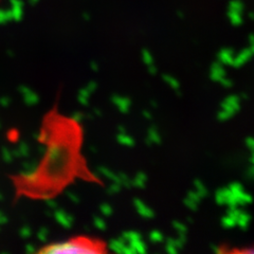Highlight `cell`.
<instances>
[{
  "instance_id": "37",
  "label": "cell",
  "mask_w": 254,
  "mask_h": 254,
  "mask_svg": "<svg viewBox=\"0 0 254 254\" xmlns=\"http://www.w3.org/2000/svg\"><path fill=\"white\" fill-rule=\"evenodd\" d=\"M9 104H10V99H7V98L0 99V105L6 107V106H9Z\"/></svg>"
},
{
  "instance_id": "10",
  "label": "cell",
  "mask_w": 254,
  "mask_h": 254,
  "mask_svg": "<svg viewBox=\"0 0 254 254\" xmlns=\"http://www.w3.org/2000/svg\"><path fill=\"white\" fill-rule=\"evenodd\" d=\"M128 246L131 248L133 253H144L146 251V245L141 240L129 242Z\"/></svg>"
},
{
  "instance_id": "2",
  "label": "cell",
  "mask_w": 254,
  "mask_h": 254,
  "mask_svg": "<svg viewBox=\"0 0 254 254\" xmlns=\"http://www.w3.org/2000/svg\"><path fill=\"white\" fill-rule=\"evenodd\" d=\"M109 248L113 250L114 252L117 253H127V254H132V250L129 247L128 245L126 244V242L123 240V238H120V240H113L109 244Z\"/></svg>"
},
{
  "instance_id": "4",
  "label": "cell",
  "mask_w": 254,
  "mask_h": 254,
  "mask_svg": "<svg viewBox=\"0 0 254 254\" xmlns=\"http://www.w3.org/2000/svg\"><path fill=\"white\" fill-rule=\"evenodd\" d=\"M54 217L57 219V221L61 226H63L64 228H71L73 224V218L71 217L69 214L65 213L64 211H58L55 212L54 214Z\"/></svg>"
},
{
  "instance_id": "40",
  "label": "cell",
  "mask_w": 254,
  "mask_h": 254,
  "mask_svg": "<svg viewBox=\"0 0 254 254\" xmlns=\"http://www.w3.org/2000/svg\"><path fill=\"white\" fill-rule=\"evenodd\" d=\"M82 119H83V115H82V114L76 113V114L73 115V120H75V121H77V122L81 121Z\"/></svg>"
},
{
  "instance_id": "28",
  "label": "cell",
  "mask_w": 254,
  "mask_h": 254,
  "mask_svg": "<svg viewBox=\"0 0 254 254\" xmlns=\"http://www.w3.org/2000/svg\"><path fill=\"white\" fill-rule=\"evenodd\" d=\"M2 159L5 161V162H11L12 161V153L10 152V150H7L6 148H3L2 149Z\"/></svg>"
},
{
  "instance_id": "29",
  "label": "cell",
  "mask_w": 254,
  "mask_h": 254,
  "mask_svg": "<svg viewBox=\"0 0 254 254\" xmlns=\"http://www.w3.org/2000/svg\"><path fill=\"white\" fill-rule=\"evenodd\" d=\"M32 235V230L29 228V227H23L21 230H20V236L22 238H28Z\"/></svg>"
},
{
  "instance_id": "5",
  "label": "cell",
  "mask_w": 254,
  "mask_h": 254,
  "mask_svg": "<svg viewBox=\"0 0 254 254\" xmlns=\"http://www.w3.org/2000/svg\"><path fill=\"white\" fill-rule=\"evenodd\" d=\"M19 91L22 94V97H23V99H25V102L27 103V104L34 105L38 102L37 95L32 92L29 88H27V87H20Z\"/></svg>"
},
{
  "instance_id": "18",
  "label": "cell",
  "mask_w": 254,
  "mask_h": 254,
  "mask_svg": "<svg viewBox=\"0 0 254 254\" xmlns=\"http://www.w3.org/2000/svg\"><path fill=\"white\" fill-rule=\"evenodd\" d=\"M194 185H195V188H196L195 192L200 196V198L206 195V189L204 188V186L201 184V182H200L199 180H195Z\"/></svg>"
},
{
  "instance_id": "25",
  "label": "cell",
  "mask_w": 254,
  "mask_h": 254,
  "mask_svg": "<svg viewBox=\"0 0 254 254\" xmlns=\"http://www.w3.org/2000/svg\"><path fill=\"white\" fill-rule=\"evenodd\" d=\"M173 226H174L175 229L177 230V232H178L179 234H185V233L187 232L186 226H185L184 224H182V222H180V221H174Z\"/></svg>"
},
{
  "instance_id": "23",
  "label": "cell",
  "mask_w": 254,
  "mask_h": 254,
  "mask_svg": "<svg viewBox=\"0 0 254 254\" xmlns=\"http://www.w3.org/2000/svg\"><path fill=\"white\" fill-rule=\"evenodd\" d=\"M119 178V184H120V186H125V187H130L132 186L131 185V181L128 179V177L126 176V175L124 174H120L118 176Z\"/></svg>"
},
{
  "instance_id": "19",
  "label": "cell",
  "mask_w": 254,
  "mask_h": 254,
  "mask_svg": "<svg viewBox=\"0 0 254 254\" xmlns=\"http://www.w3.org/2000/svg\"><path fill=\"white\" fill-rule=\"evenodd\" d=\"M163 78H164V81L168 83L173 89H175V90L179 89V83L177 79H175L173 76H170V75H164Z\"/></svg>"
},
{
  "instance_id": "3",
  "label": "cell",
  "mask_w": 254,
  "mask_h": 254,
  "mask_svg": "<svg viewBox=\"0 0 254 254\" xmlns=\"http://www.w3.org/2000/svg\"><path fill=\"white\" fill-rule=\"evenodd\" d=\"M238 108H240V99L236 95H231L222 103V109L226 110L231 116L236 113Z\"/></svg>"
},
{
  "instance_id": "30",
  "label": "cell",
  "mask_w": 254,
  "mask_h": 254,
  "mask_svg": "<svg viewBox=\"0 0 254 254\" xmlns=\"http://www.w3.org/2000/svg\"><path fill=\"white\" fill-rule=\"evenodd\" d=\"M143 59H144L143 61H144V63L146 64L147 66H150V65H153V64H154L153 58L150 57V54L148 52H146V51L143 53Z\"/></svg>"
},
{
  "instance_id": "34",
  "label": "cell",
  "mask_w": 254,
  "mask_h": 254,
  "mask_svg": "<svg viewBox=\"0 0 254 254\" xmlns=\"http://www.w3.org/2000/svg\"><path fill=\"white\" fill-rule=\"evenodd\" d=\"M230 117H231V115L230 114H228L226 110H224L222 109L220 113L218 114V118H219V120H227V119H229Z\"/></svg>"
},
{
  "instance_id": "39",
  "label": "cell",
  "mask_w": 254,
  "mask_h": 254,
  "mask_svg": "<svg viewBox=\"0 0 254 254\" xmlns=\"http://www.w3.org/2000/svg\"><path fill=\"white\" fill-rule=\"evenodd\" d=\"M247 145L254 150V139L253 138H248L247 139Z\"/></svg>"
},
{
  "instance_id": "36",
  "label": "cell",
  "mask_w": 254,
  "mask_h": 254,
  "mask_svg": "<svg viewBox=\"0 0 254 254\" xmlns=\"http://www.w3.org/2000/svg\"><path fill=\"white\" fill-rule=\"evenodd\" d=\"M219 82H220L222 85H224L225 87H231V86H232V82L230 81V79L226 78V77H222Z\"/></svg>"
},
{
  "instance_id": "11",
  "label": "cell",
  "mask_w": 254,
  "mask_h": 254,
  "mask_svg": "<svg viewBox=\"0 0 254 254\" xmlns=\"http://www.w3.org/2000/svg\"><path fill=\"white\" fill-rule=\"evenodd\" d=\"M249 221H250L249 214L241 211L240 216H238L237 219H236V225L240 226L242 229H246V228H247L248 224H249Z\"/></svg>"
},
{
  "instance_id": "46",
  "label": "cell",
  "mask_w": 254,
  "mask_h": 254,
  "mask_svg": "<svg viewBox=\"0 0 254 254\" xmlns=\"http://www.w3.org/2000/svg\"><path fill=\"white\" fill-rule=\"evenodd\" d=\"M252 160H253V163H254V156H253V158H252Z\"/></svg>"
},
{
  "instance_id": "35",
  "label": "cell",
  "mask_w": 254,
  "mask_h": 254,
  "mask_svg": "<svg viewBox=\"0 0 254 254\" xmlns=\"http://www.w3.org/2000/svg\"><path fill=\"white\" fill-rule=\"evenodd\" d=\"M67 197L69 198L71 201L74 202V203H78V201H79L77 196L74 193H72V192H67Z\"/></svg>"
},
{
  "instance_id": "8",
  "label": "cell",
  "mask_w": 254,
  "mask_h": 254,
  "mask_svg": "<svg viewBox=\"0 0 254 254\" xmlns=\"http://www.w3.org/2000/svg\"><path fill=\"white\" fill-rule=\"evenodd\" d=\"M225 75H226L225 70L221 67L220 62L214 64L211 69V77L214 79V81L219 82L222 77H225Z\"/></svg>"
},
{
  "instance_id": "13",
  "label": "cell",
  "mask_w": 254,
  "mask_h": 254,
  "mask_svg": "<svg viewBox=\"0 0 254 254\" xmlns=\"http://www.w3.org/2000/svg\"><path fill=\"white\" fill-rule=\"evenodd\" d=\"M118 141L121 143V144H123V145H127V146H132L133 144H134V141H133V139L131 138V137H129V136H126L125 133H120L118 136Z\"/></svg>"
},
{
  "instance_id": "38",
  "label": "cell",
  "mask_w": 254,
  "mask_h": 254,
  "mask_svg": "<svg viewBox=\"0 0 254 254\" xmlns=\"http://www.w3.org/2000/svg\"><path fill=\"white\" fill-rule=\"evenodd\" d=\"M6 222H7V218H6V216L4 215V214H2L1 212H0V225L6 224Z\"/></svg>"
},
{
  "instance_id": "24",
  "label": "cell",
  "mask_w": 254,
  "mask_h": 254,
  "mask_svg": "<svg viewBox=\"0 0 254 254\" xmlns=\"http://www.w3.org/2000/svg\"><path fill=\"white\" fill-rule=\"evenodd\" d=\"M93 224H94V227L99 230H103V231H104V230L106 229L105 221L100 217H95L93 220Z\"/></svg>"
},
{
  "instance_id": "9",
  "label": "cell",
  "mask_w": 254,
  "mask_h": 254,
  "mask_svg": "<svg viewBox=\"0 0 254 254\" xmlns=\"http://www.w3.org/2000/svg\"><path fill=\"white\" fill-rule=\"evenodd\" d=\"M251 55H252V51H250V50H247V51L241 53L236 59L233 60L232 65L234 67H241V66H243L244 64L251 58Z\"/></svg>"
},
{
  "instance_id": "21",
  "label": "cell",
  "mask_w": 254,
  "mask_h": 254,
  "mask_svg": "<svg viewBox=\"0 0 254 254\" xmlns=\"http://www.w3.org/2000/svg\"><path fill=\"white\" fill-rule=\"evenodd\" d=\"M221 224H222V226H224L225 228H232V227H234L236 225V220L234 218H232V217H230L229 215H227L226 217L222 218Z\"/></svg>"
},
{
  "instance_id": "41",
  "label": "cell",
  "mask_w": 254,
  "mask_h": 254,
  "mask_svg": "<svg viewBox=\"0 0 254 254\" xmlns=\"http://www.w3.org/2000/svg\"><path fill=\"white\" fill-rule=\"evenodd\" d=\"M26 251H27V252H29V253H33V252L35 251L34 246H32V245H27V246H26Z\"/></svg>"
},
{
  "instance_id": "43",
  "label": "cell",
  "mask_w": 254,
  "mask_h": 254,
  "mask_svg": "<svg viewBox=\"0 0 254 254\" xmlns=\"http://www.w3.org/2000/svg\"><path fill=\"white\" fill-rule=\"evenodd\" d=\"M237 252H243V253H254V248H251V249H244V250L237 251Z\"/></svg>"
},
{
  "instance_id": "7",
  "label": "cell",
  "mask_w": 254,
  "mask_h": 254,
  "mask_svg": "<svg viewBox=\"0 0 254 254\" xmlns=\"http://www.w3.org/2000/svg\"><path fill=\"white\" fill-rule=\"evenodd\" d=\"M113 102H114V104L122 111V113H127V111H128L129 106H130L129 100H127L126 98L115 95V97H113Z\"/></svg>"
},
{
  "instance_id": "31",
  "label": "cell",
  "mask_w": 254,
  "mask_h": 254,
  "mask_svg": "<svg viewBox=\"0 0 254 254\" xmlns=\"http://www.w3.org/2000/svg\"><path fill=\"white\" fill-rule=\"evenodd\" d=\"M188 198H190V199H192L193 201H195V202H197L198 203V201L200 200V196L198 195L195 190L194 192H190L189 193V195H188Z\"/></svg>"
},
{
  "instance_id": "17",
  "label": "cell",
  "mask_w": 254,
  "mask_h": 254,
  "mask_svg": "<svg viewBox=\"0 0 254 254\" xmlns=\"http://www.w3.org/2000/svg\"><path fill=\"white\" fill-rule=\"evenodd\" d=\"M89 95H90V92L87 90V89H83L79 91V94H78V101L82 103L83 105H87L88 104V99H89Z\"/></svg>"
},
{
  "instance_id": "32",
  "label": "cell",
  "mask_w": 254,
  "mask_h": 254,
  "mask_svg": "<svg viewBox=\"0 0 254 254\" xmlns=\"http://www.w3.org/2000/svg\"><path fill=\"white\" fill-rule=\"evenodd\" d=\"M119 190H120V184H118V182H115L113 187H110L109 189V193L111 194H116L118 193Z\"/></svg>"
},
{
  "instance_id": "20",
  "label": "cell",
  "mask_w": 254,
  "mask_h": 254,
  "mask_svg": "<svg viewBox=\"0 0 254 254\" xmlns=\"http://www.w3.org/2000/svg\"><path fill=\"white\" fill-rule=\"evenodd\" d=\"M166 251L171 254H175L178 252V248L176 244H175V240L170 238V240H168V242H166Z\"/></svg>"
},
{
  "instance_id": "45",
  "label": "cell",
  "mask_w": 254,
  "mask_h": 254,
  "mask_svg": "<svg viewBox=\"0 0 254 254\" xmlns=\"http://www.w3.org/2000/svg\"><path fill=\"white\" fill-rule=\"evenodd\" d=\"M2 199V196H1V194H0V200H1Z\"/></svg>"
},
{
  "instance_id": "22",
  "label": "cell",
  "mask_w": 254,
  "mask_h": 254,
  "mask_svg": "<svg viewBox=\"0 0 254 254\" xmlns=\"http://www.w3.org/2000/svg\"><path fill=\"white\" fill-rule=\"evenodd\" d=\"M149 238H150V241H152V242L159 243V242L163 241V235H162V233H160L159 231H157V230H155V231H153L152 233L149 234Z\"/></svg>"
},
{
  "instance_id": "27",
  "label": "cell",
  "mask_w": 254,
  "mask_h": 254,
  "mask_svg": "<svg viewBox=\"0 0 254 254\" xmlns=\"http://www.w3.org/2000/svg\"><path fill=\"white\" fill-rule=\"evenodd\" d=\"M48 234H49V232H48V230L43 228L39 230V232L37 233V236H38V240L42 241V242H46L47 241V237H48Z\"/></svg>"
},
{
  "instance_id": "14",
  "label": "cell",
  "mask_w": 254,
  "mask_h": 254,
  "mask_svg": "<svg viewBox=\"0 0 254 254\" xmlns=\"http://www.w3.org/2000/svg\"><path fill=\"white\" fill-rule=\"evenodd\" d=\"M147 142L149 144H154V143H160V137L159 133L155 128H150L148 131V140Z\"/></svg>"
},
{
  "instance_id": "15",
  "label": "cell",
  "mask_w": 254,
  "mask_h": 254,
  "mask_svg": "<svg viewBox=\"0 0 254 254\" xmlns=\"http://www.w3.org/2000/svg\"><path fill=\"white\" fill-rule=\"evenodd\" d=\"M145 181H146V176L143 173H139L137 175L136 179H134L133 181H131V185L136 186L137 188H143L145 185Z\"/></svg>"
},
{
  "instance_id": "42",
  "label": "cell",
  "mask_w": 254,
  "mask_h": 254,
  "mask_svg": "<svg viewBox=\"0 0 254 254\" xmlns=\"http://www.w3.org/2000/svg\"><path fill=\"white\" fill-rule=\"evenodd\" d=\"M47 202H48L47 204H48V205H49V206H50V208H54V209H55V208H57V202H55L54 200H48Z\"/></svg>"
},
{
  "instance_id": "33",
  "label": "cell",
  "mask_w": 254,
  "mask_h": 254,
  "mask_svg": "<svg viewBox=\"0 0 254 254\" xmlns=\"http://www.w3.org/2000/svg\"><path fill=\"white\" fill-rule=\"evenodd\" d=\"M185 202H186V205H187V206H189L190 209H192V210H195V209H196L197 202L193 201L192 199H190V198H188V199H186V200H185Z\"/></svg>"
},
{
  "instance_id": "26",
  "label": "cell",
  "mask_w": 254,
  "mask_h": 254,
  "mask_svg": "<svg viewBox=\"0 0 254 254\" xmlns=\"http://www.w3.org/2000/svg\"><path fill=\"white\" fill-rule=\"evenodd\" d=\"M100 209H101L102 213L104 214L105 216H110L111 214H113V208H111V206L109 204H107V203H103L101 205Z\"/></svg>"
},
{
  "instance_id": "47",
  "label": "cell",
  "mask_w": 254,
  "mask_h": 254,
  "mask_svg": "<svg viewBox=\"0 0 254 254\" xmlns=\"http://www.w3.org/2000/svg\"><path fill=\"white\" fill-rule=\"evenodd\" d=\"M253 178H254V176H253Z\"/></svg>"
},
{
  "instance_id": "44",
  "label": "cell",
  "mask_w": 254,
  "mask_h": 254,
  "mask_svg": "<svg viewBox=\"0 0 254 254\" xmlns=\"http://www.w3.org/2000/svg\"><path fill=\"white\" fill-rule=\"evenodd\" d=\"M143 115H145L148 119H150V118H152V117H150V115L148 114V113H146V111H144V113H143Z\"/></svg>"
},
{
  "instance_id": "16",
  "label": "cell",
  "mask_w": 254,
  "mask_h": 254,
  "mask_svg": "<svg viewBox=\"0 0 254 254\" xmlns=\"http://www.w3.org/2000/svg\"><path fill=\"white\" fill-rule=\"evenodd\" d=\"M16 153L15 154L16 156H21V157H28L29 156V153H30V149H29V146L28 144H26V143H21V144L19 145L18 149L15 150Z\"/></svg>"
},
{
  "instance_id": "1",
  "label": "cell",
  "mask_w": 254,
  "mask_h": 254,
  "mask_svg": "<svg viewBox=\"0 0 254 254\" xmlns=\"http://www.w3.org/2000/svg\"><path fill=\"white\" fill-rule=\"evenodd\" d=\"M42 252L45 253H92L95 252L91 246L84 242L79 241H69L60 244H53L43 249Z\"/></svg>"
},
{
  "instance_id": "6",
  "label": "cell",
  "mask_w": 254,
  "mask_h": 254,
  "mask_svg": "<svg viewBox=\"0 0 254 254\" xmlns=\"http://www.w3.org/2000/svg\"><path fill=\"white\" fill-rule=\"evenodd\" d=\"M134 206H136L139 214H140V215H142L143 217L152 218L154 216V212L150 210L145 203H143L141 200H139V199L134 200Z\"/></svg>"
},
{
  "instance_id": "12",
  "label": "cell",
  "mask_w": 254,
  "mask_h": 254,
  "mask_svg": "<svg viewBox=\"0 0 254 254\" xmlns=\"http://www.w3.org/2000/svg\"><path fill=\"white\" fill-rule=\"evenodd\" d=\"M219 62L222 63V64H227V65H232L233 63V55H232V52H229V51H222L219 55Z\"/></svg>"
}]
</instances>
